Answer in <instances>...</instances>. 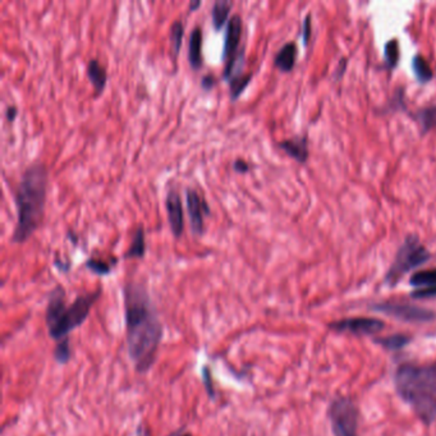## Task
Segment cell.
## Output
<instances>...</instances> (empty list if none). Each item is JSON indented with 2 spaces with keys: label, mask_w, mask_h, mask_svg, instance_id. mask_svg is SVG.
<instances>
[{
  "label": "cell",
  "mask_w": 436,
  "mask_h": 436,
  "mask_svg": "<svg viewBox=\"0 0 436 436\" xmlns=\"http://www.w3.org/2000/svg\"><path fill=\"white\" fill-rule=\"evenodd\" d=\"M128 357L138 374H146L157 361L164 326L143 282L129 280L123 286Z\"/></svg>",
  "instance_id": "cell-1"
},
{
  "label": "cell",
  "mask_w": 436,
  "mask_h": 436,
  "mask_svg": "<svg viewBox=\"0 0 436 436\" xmlns=\"http://www.w3.org/2000/svg\"><path fill=\"white\" fill-rule=\"evenodd\" d=\"M49 173L44 163L35 161L21 174L15 189V223L10 242L23 243L41 226L45 215Z\"/></svg>",
  "instance_id": "cell-2"
},
{
  "label": "cell",
  "mask_w": 436,
  "mask_h": 436,
  "mask_svg": "<svg viewBox=\"0 0 436 436\" xmlns=\"http://www.w3.org/2000/svg\"><path fill=\"white\" fill-rule=\"evenodd\" d=\"M395 391L419 420L430 426L436 420V362L399 365L394 374Z\"/></svg>",
  "instance_id": "cell-3"
},
{
  "label": "cell",
  "mask_w": 436,
  "mask_h": 436,
  "mask_svg": "<svg viewBox=\"0 0 436 436\" xmlns=\"http://www.w3.org/2000/svg\"><path fill=\"white\" fill-rule=\"evenodd\" d=\"M103 289L89 293L78 294L75 301L67 305V294L64 286L58 284L49 294L45 310L46 329L49 337L57 343L69 338V334L77 328L82 326L90 315L92 306L101 297Z\"/></svg>",
  "instance_id": "cell-4"
},
{
  "label": "cell",
  "mask_w": 436,
  "mask_h": 436,
  "mask_svg": "<svg viewBox=\"0 0 436 436\" xmlns=\"http://www.w3.org/2000/svg\"><path fill=\"white\" fill-rule=\"evenodd\" d=\"M433 255L429 249L422 245L417 235H408L406 241L399 247L394 261L391 263L389 270L385 275V284L389 286H397L399 280L406 275L407 272L414 270L423 263H429Z\"/></svg>",
  "instance_id": "cell-5"
},
{
  "label": "cell",
  "mask_w": 436,
  "mask_h": 436,
  "mask_svg": "<svg viewBox=\"0 0 436 436\" xmlns=\"http://www.w3.org/2000/svg\"><path fill=\"white\" fill-rule=\"evenodd\" d=\"M334 436H358L360 409L351 397L338 395L328 409Z\"/></svg>",
  "instance_id": "cell-6"
},
{
  "label": "cell",
  "mask_w": 436,
  "mask_h": 436,
  "mask_svg": "<svg viewBox=\"0 0 436 436\" xmlns=\"http://www.w3.org/2000/svg\"><path fill=\"white\" fill-rule=\"evenodd\" d=\"M371 310L405 323H429L436 319L435 311L406 302H380L372 305Z\"/></svg>",
  "instance_id": "cell-7"
},
{
  "label": "cell",
  "mask_w": 436,
  "mask_h": 436,
  "mask_svg": "<svg viewBox=\"0 0 436 436\" xmlns=\"http://www.w3.org/2000/svg\"><path fill=\"white\" fill-rule=\"evenodd\" d=\"M329 329L337 333H349L354 335L363 337V335H374L385 329V323L380 319L369 317V316H356V317H346L331 321Z\"/></svg>",
  "instance_id": "cell-8"
},
{
  "label": "cell",
  "mask_w": 436,
  "mask_h": 436,
  "mask_svg": "<svg viewBox=\"0 0 436 436\" xmlns=\"http://www.w3.org/2000/svg\"><path fill=\"white\" fill-rule=\"evenodd\" d=\"M186 206L192 233L201 235L205 232V217L211 214L206 198L196 188H186Z\"/></svg>",
  "instance_id": "cell-9"
},
{
  "label": "cell",
  "mask_w": 436,
  "mask_h": 436,
  "mask_svg": "<svg viewBox=\"0 0 436 436\" xmlns=\"http://www.w3.org/2000/svg\"><path fill=\"white\" fill-rule=\"evenodd\" d=\"M164 203L170 231L175 238H180L184 231V212L181 195L178 194V191L170 188L166 192Z\"/></svg>",
  "instance_id": "cell-10"
},
{
  "label": "cell",
  "mask_w": 436,
  "mask_h": 436,
  "mask_svg": "<svg viewBox=\"0 0 436 436\" xmlns=\"http://www.w3.org/2000/svg\"><path fill=\"white\" fill-rule=\"evenodd\" d=\"M242 30H243V21H242L241 15L235 13L229 18V21L226 23L224 46H223V59L224 61L231 59L232 57L240 52Z\"/></svg>",
  "instance_id": "cell-11"
},
{
  "label": "cell",
  "mask_w": 436,
  "mask_h": 436,
  "mask_svg": "<svg viewBox=\"0 0 436 436\" xmlns=\"http://www.w3.org/2000/svg\"><path fill=\"white\" fill-rule=\"evenodd\" d=\"M203 29L200 26H195L191 31L189 41H188V61L192 69L198 71L203 67Z\"/></svg>",
  "instance_id": "cell-12"
},
{
  "label": "cell",
  "mask_w": 436,
  "mask_h": 436,
  "mask_svg": "<svg viewBox=\"0 0 436 436\" xmlns=\"http://www.w3.org/2000/svg\"><path fill=\"white\" fill-rule=\"evenodd\" d=\"M278 146L282 150L286 151L291 158H293L301 164L309 158V145L306 137H293L283 140L278 143Z\"/></svg>",
  "instance_id": "cell-13"
},
{
  "label": "cell",
  "mask_w": 436,
  "mask_h": 436,
  "mask_svg": "<svg viewBox=\"0 0 436 436\" xmlns=\"http://www.w3.org/2000/svg\"><path fill=\"white\" fill-rule=\"evenodd\" d=\"M86 73H87V77H89V80H90L92 86H94L95 94L96 95L101 94L106 89V81H108V73H106V67L101 66V63L96 58H92L87 63Z\"/></svg>",
  "instance_id": "cell-14"
},
{
  "label": "cell",
  "mask_w": 436,
  "mask_h": 436,
  "mask_svg": "<svg viewBox=\"0 0 436 436\" xmlns=\"http://www.w3.org/2000/svg\"><path fill=\"white\" fill-rule=\"evenodd\" d=\"M297 54H298V50H297L296 43H286L279 49L278 53L275 55V59H274L275 67L280 69L282 72H291L297 61Z\"/></svg>",
  "instance_id": "cell-15"
},
{
  "label": "cell",
  "mask_w": 436,
  "mask_h": 436,
  "mask_svg": "<svg viewBox=\"0 0 436 436\" xmlns=\"http://www.w3.org/2000/svg\"><path fill=\"white\" fill-rule=\"evenodd\" d=\"M233 7V1L231 0H217L212 8H211V18H212V24H214V29L217 31H220L224 24L229 21V13H231V9Z\"/></svg>",
  "instance_id": "cell-16"
},
{
  "label": "cell",
  "mask_w": 436,
  "mask_h": 436,
  "mask_svg": "<svg viewBox=\"0 0 436 436\" xmlns=\"http://www.w3.org/2000/svg\"><path fill=\"white\" fill-rule=\"evenodd\" d=\"M146 254V233L143 226H138L132 234V242L129 245L124 259H143Z\"/></svg>",
  "instance_id": "cell-17"
},
{
  "label": "cell",
  "mask_w": 436,
  "mask_h": 436,
  "mask_svg": "<svg viewBox=\"0 0 436 436\" xmlns=\"http://www.w3.org/2000/svg\"><path fill=\"white\" fill-rule=\"evenodd\" d=\"M412 337L407 335V334H391L388 337H380V338L374 339L376 344L383 347L384 349L391 351V352H397L403 349L405 347L408 346L412 342Z\"/></svg>",
  "instance_id": "cell-18"
},
{
  "label": "cell",
  "mask_w": 436,
  "mask_h": 436,
  "mask_svg": "<svg viewBox=\"0 0 436 436\" xmlns=\"http://www.w3.org/2000/svg\"><path fill=\"white\" fill-rule=\"evenodd\" d=\"M414 118L419 123L422 133H428L436 127V106L422 108L414 113Z\"/></svg>",
  "instance_id": "cell-19"
},
{
  "label": "cell",
  "mask_w": 436,
  "mask_h": 436,
  "mask_svg": "<svg viewBox=\"0 0 436 436\" xmlns=\"http://www.w3.org/2000/svg\"><path fill=\"white\" fill-rule=\"evenodd\" d=\"M252 73H246V72H242L240 75H235L228 81L229 83V95L232 100L240 98L242 95V92L245 91V89L249 86V81L252 78Z\"/></svg>",
  "instance_id": "cell-20"
},
{
  "label": "cell",
  "mask_w": 436,
  "mask_h": 436,
  "mask_svg": "<svg viewBox=\"0 0 436 436\" xmlns=\"http://www.w3.org/2000/svg\"><path fill=\"white\" fill-rule=\"evenodd\" d=\"M409 284L419 289L436 286V268L414 272V275L409 278Z\"/></svg>",
  "instance_id": "cell-21"
},
{
  "label": "cell",
  "mask_w": 436,
  "mask_h": 436,
  "mask_svg": "<svg viewBox=\"0 0 436 436\" xmlns=\"http://www.w3.org/2000/svg\"><path fill=\"white\" fill-rule=\"evenodd\" d=\"M412 67L417 80L421 83H426L431 81L434 78V72L430 67L429 63L426 59H423L421 55H416L412 61Z\"/></svg>",
  "instance_id": "cell-22"
},
{
  "label": "cell",
  "mask_w": 436,
  "mask_h": 436,
  "mask_svg": "<svg viewBox=\"0 0 436 436\" xmlns=\"http://www.w3.org/2000/svg\"><path fill=\"white\" fill-rule=\"evenodd\" d=\"M117 263V259H113V260H110V261H104V260H101V259L90 257V259H87V261L85 263V266H86L89 270L92 271L94 274L100 275V277H104V275H108V274L112 272V269H113L114 263Z\"/></svg>",
  "instance_id": "cell-23"
},
{
  "label": "cell",
  "mask_w": 436,
  "mask_h": 436,
  "mask_svg": "<svg viewBox=\"0 0 436 436\" xmlns=\"http://www.w3.org/2000/svg\"><path fill=\"white\" fill-rule=\"evenodd\" d=\"M183 34H184L183 22H182L181 20H175L172 23L170 31H169V36H170V41H172L175 55H178L180 52H181L182 44H183Z\"/></svg>",
  "instance_id": "cell-24"
},
{
  "label": "cell",
  "mask_w": 436,
  "mask_h": 436,
  "mask_svg": "<svg viewBox=\"0 0 436 436\" xmlns=\"http://www.w3.org/2000/svg\"><path fill=\"white\" fill-rule=\"evenodd\" d=\"M399 57V43L397 38H393L389 43H386L385 45V52H384V58H385V64L388 68H395L398 66Z\"/></svg>",
  "instance_id": "cell-25"
},
{
  "label": "cell",
  "mask_w": 436,
  "mask_h": 436,
  "mask_svg": "<svg viewBox=\"0 0 436 436\" xmlns=\"http://www.w3.org/2000/svg\"><path fill=\"white\" fill-rule=\"evenodd\" d=\"M53 356L54 360L58 362V363H61V365H66V363L71 361L72 349H71L69 338L63 339V340L58 342V343L55 344Z\"/></svg>",
  "instance_id": "cell-26"
},
{
  "label": "cell",
  "mask_w": 436,
  "mask_h": 436,
  "mask_svg": "<svg viewBox=\"0 0 436 436\" xmlns=\"http://www.w3.org/2000/svg\"><path fill=\"white\" fill-rule=\"evenodd\" d=\"M201 376H203V386H205V391L208 393V397L210 399H215V386H214L212 374H211L210 368L208 365L203 366Z\"/></svg>",
  "instance_id": "cell-27"
},
{
  "label": "cell",
  "mask_w": 436,
  "mask_h": 436,
  "mask_svg": "<svg viewBox=\"0 0 436 436\" xmlns=\"http://www.w3.org/2000/svg\"><path fill=\"white\" fill-rule=\"evenodd\" d=\"M411 297L414 300H425V298H434L436 297V286H429V288H421V289H416Z\"/></svg>",
  "instance_id": "cell-28"
},
{
  "label": "cell",
  "mask_w": 436,
  "mask_h": 436,
  "mask_svg": "<svg viewBox=\"0 0 436 436\" xmlns=\"http://www.w3.org/2000/svg\"><path fill=\"white\" fill-rule=\"evenodd\" d=\"M215 83H217V77L212 73H206L201 80V86L205 90H211L215 86Z\"/></svg>",
  "instance_id": "cell-29"
},
{
  "label": "cell",
  "mask_w": 436,
  "mask_h": 436,
  "mask_svg": "<svg viewBox=\"0 0 436 436\" xmlns=\"http://www.w3.org/2000/svg\"><path fill=\"white\" fill-rule=\"evenodd\" d=\"M233 168L235 172H238V173H247L249 170V163L246 161V160H243V159H237L233 163Z\"/></svg>",
  "instance_id": "cell-30"
},
{
  "label": "cell",
  "mask_w": 436,
  "mask_h": 436,
  "mask_svg": "<svg viewBox=\"0 0 436 436\" xmlns=\"http://www.w3.org/2000/svg\"><path fill=\"white\" fill-rule=\"evenodd\" d=\"M310 15L306 17L305 22H303V31H302V35H303V40H305V44L307 45L309 44L310 34H311V21H310Z\"/></svg>",
  "instance_id": "cell-31"
},
{
  "label": "cell",
  "mask_w": 436,
  "mask_h": 436,
  "mask_svg": "<svg viewBox=\"0 0 436 436\" xmlns=\"http://www.w3.org/2000/svg\"><path fill=\"white\" fill-rule=\"evenodd\" d=\"M17 114H18V109H17V106H8L7 109H6V117H7V119L9 122H13L15 119V117H17Z\"/></svg>",
  "instance_id": "cell-32"
},
{
  "label": "cell",
  "mask_w": 436,
  "mask_h": 436,
  "mask_svg": "<svg viewBox=\"0 0 436 436\" xmlns=\"http://www.w3.org/2000/svg\"><path fill=\"white\" fill-rule=\"evenodd\" d=\"M136 436H150L149 431L146 429V426L143 423H140L136 429Z\"/></svg>",
  "instance_id": "cell-33"
},
{
  "label": "cell",
  "mask_w": 436,
  "mask_h": 436,
  "mask_svg": "<svg viewBox=\"0 0 436 436\" xmlns=\"http://www.w3.org/2000/svg\"><path fill=\"white\" fill-rule=\"evenodd\" d=\"M200 6H201V1H200V0H197V1H191V3H189V12L195 10L196 8H198Z\"/></svg>",
  "instance_id": "cell-34"
},
{
  "label": "cell",
  "mask_w": 436,
  "mask_h": 436,
  "mask_svg": "<svg viewBox=\"0 0 436 436\" xmlns=\"http://www.w3.org/2000/svg\"><path fill=\"white\" fill-rule=\"evenodd\" d=\"M178 436H194V435H192V434H189V433H183V434H181V435H178Z\"/></svg>",
  "instance_id": "cell-35"
}]
</instances>
